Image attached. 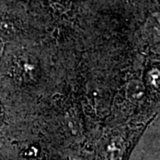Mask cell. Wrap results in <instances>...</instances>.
<instances>
[{"instance_id":"6da1fadb","label":"cell","mask_w":160,"mask_h":160,"mask_svg":"<svg viewBox=\"0 0 160 160\" xmlns=\"http://www.w3.org/2000/svg\"><path fill=\"white\" fill-rule=\"evenodd\" d=\"M12 73L20 84L34 85L41 77L39 61L30 52H21L13 59Z\"/></svg>"},{"instance_id":"7a4b0ae2","label":"cell","mask_w":160,"mask_h":160,"mask_svg":"<svg viewBox=\"0 0 160 160\" xmlns=\"http://www.w3.org/2000/svg\"><path fill=\"white\" fill-rule=\"evenodd\" d=\"M129 94L132 99L141 100L144 95V88L143 86L139 81H133V84H130L129 88Z\"/></svg>"},{"instance_id":"3957f363","label":"cell","mask_w":160,"mask_h":160,"mask_svg":"<svg viewBox=\"0 0 160 160\" xmlns=\"http://www.w3.org/2000/svg\"><path fill=\"white\" fill-rule=\"evenodd\" d=\"M148 81L149 85L156 90H158L159 87V70L158 68L149 70L148 73Z\"/></svg>"},{"instance_id":"277c9868","label":"cell","mask_w":160,"mask_h":160,"mask_svg":"<svg viewBox=\"0 0 160 160\" xmlns=\"http://www.w3.org/2000/svg\"><path fill=\"white\" fill-rule=\"evenodd\" d=\"M3 51H4V45H3V42L0 40V59H1V56H2Z\"/></svg>"},{"instance_id":"5b68a950","label":"cell","mask_w":160,"mask_h":160,"mask_svg":"<svg viewBox=\"0 0 160 160\" xmlns=\"http://www.w3.org/2000/svg\"><path fill=\"white\" fill-rule=\"evenodd\" d=\"M2 116H3V111H2V109H1V107H0V118H1Z\"/></svg>"}]
</instances>
